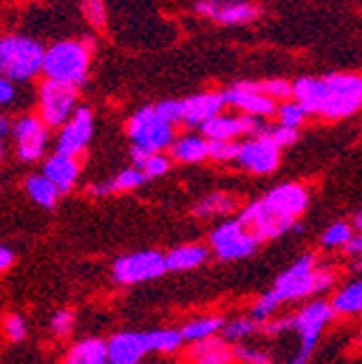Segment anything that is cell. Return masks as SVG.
<instances>
[{
  "mask_svg": "<svg viewBox=\"0 0 362 364\" xmlns=\"http://www.w3.org/2000/svg\"><path fill=\"white\" fill-rule=\"evenodd\" d=\"M94 39H63L53 43L46 48V57H43V70L41 74L46 80H57L65 85L80 87L87 80L89 63H92L94 53Z\"/></svg>",
  "mask_w": 362,
  "mask_h": 364,
  "instance_id": "obj_3",
  "label": "cell"
},
{
  "mask_svg": "<svg viewBox=\"0 0 362 364\" xmlns=\"http://www.w3.org/2000/svg\"><path fill=\"white\" fill-rule=\"evenodd\" d=\"M334 287H336V273L328 267L316 264L314 254H304L289 269L280 273L276 284L269 289V293L282 308L289 301H299L312 295L330 293Z\"/></svg>",
  "mask_w": 362,
  "mask_h": 364,
  "instance_id": "obj_2",
  "label": "cell"
},
{
  "mask_svg": "<svg viewBox=\"0 0 362 364\" xmlns=\"http://www.w3.org/2000/svg\"><path fill=\"white\" fill-rule=\"evenodd\" d=\"M146 338H148V347L150 351L154 353H176L180 347H183L185 338L180 334V330H174V328H163V330H152V332H146Z\"/></svg>",
  "mask_w": 362,
  "mask_h": 364,
  "instance_id": "obj_30",
  "label": "cell"
},
{
  "mask_svg": "<svg viewBox=\"0 0 362 364\" xmlns=\"http://www.w3.org/2000/svg\"><path fill=\"white\" fill-rule=\"evenodd\" d=\"M154 111L169 124H183V115H185V109H183V100H163L159 105H154Z\"/></svg>",
  "mask_w": 362,
  "mask_h": 364,
  "instance_id": "obj_41",
  "label": "cell"
},
{
  "mask_svg": "<svg viewBox=\"0 0 362 364\" xmlns=\"http://www.w3.org/2000/svg\"><path fill=\"white\" fill-rule=\"evenodd\" d=\"M237 163L247 169L250 173L267 176L276 171L280 165V148L269 139L267 134L250 136L243 144H239V159Z\"/></svg>",
  "mask_w": 362,
  "mask_h": 364,
  "instance_id": "obj_11",
  "label": "cell"
},
{
  "mask_svg": "<svg viewBox=\"0 0 362 364\" xmlns=\"http://www.w3.org/2000/svg\"><path fill=\"white\" fill-rule=\"evenodd\" d=\"M11 139L16 146V156L22 163H35L43 159L50 144V128L39 115L26 113L11 124Z\"/></svg>",
  "mask_w": 362,
  "mask_h": 364,
  "instance_id": "obj_10",
  "label": "cell"
},
{
  "mask_svg": "<svg viewBox=\"0 0 362 364\" xmlns=\"http://www.w3.org/2000/svg\"><path fill=\"white\" fill-rule=\"evenodd\" d=\"M235 208H237V198L235 196L225 193V191H213L193 206V215L200 217V219H213V217L228 215Z\"/></svg>",
  "mask_w": 362,
  "mask_h": 364,
  "instance_id": "obj_28",
  "label": "cell"
},
{
  "mask_svg": "<svg viewBox=\"0 0 362 364\" xmlns=\"http://www.w3.org/2000/svg\"><path fill=\"white\" fill-rule=\"evenodd\" d=\"M208 258V250L200 243H187L174 247L169 254H165L167 271H191L204 264Z\"/></svg>",
  "mask_w": 362,
  "mask_h": 364,
  "instance_id": "obj_25",
  "label": "cell"
},
{
  "mask_svg": "<svg viewBox=\"0 0 362 364\" xmlns=\"http://www.w3.org/2000/svg\"><path fill=\"white\" fill-rule=\"evenodd\" d=\"M223 107H225V98L219 91H204V94L189 96L183 100V109H185L183 124L191 128H200L208 119L221 115Z\"/></svg>",
  "mask_w": 362,
  "mask_h": 364,
  "instance_id": "obj_19",
  "label": "cell"
},
{
  "mask_svg": "<svg viewBox=\"0 0 362 364\" xmlns=\"http://www.w3.org/2000/svg\"><path fill=\"white\" fill-rule=\"evenodd\" d=\"M239 219H241V223L247 228V230H250L260 243H262V241H274V239H278V237L291 232L293 228L297 225V223H293V221H287V219H280L278 215H274V213H271V210L265 206L262 200H256V202L247 204V206L241 210Z\"/></svg>",
  "mask_w": 362,
  "mask_h": 364,
  "instance_id": "obj_13",
  "label": "cell"
},
{
  "mask_svg": "<svg viewBox=\"0 0 362 364\" xmlns=\"http://www.w3.org/2000/svg\"><path fill=\"white\" fill-rule=\"evenodd\" d=\"M351 225H353V230L362 232V210H358V213H356V217H353Z\"/></svg>",
  "mask_w": 362,
  "mask_h": 364,
  "instance_id": "obj_48",
  "label": "cell"
},
{
  "mask_svg": "<svg viewBox=\"0 0 362 364\" xmlns=\"http://www.w3.org/2000/svg\"><path fill=\"white\" fill-rule=\"evenodd\" d=\"M187 360H189V364H233V362H237L235 345H230L223 336L193 343V345H189Z\"/></svg>",
  "mask_w": 362,
  "mask_h": 364,
  "instance_id": "obj_21",
  "label": "cell"
},
{
  "mask_svg": "<svg viewBox=\"0 0 362 364\" xmlns=\"http://www.w3.org/2000/svg\"><path fill=\"white\" fill-rule=\"evenodd\" d=\"M142 171L146 173L148 180L161 178V176H165V173L169 171V159H167L165 154H150L148 161L144 163Z\"/></svg>",
  "mask_w": 362,
  "mask_h": 364,
  "instance_id": "obj_42",
  "label": "cell"
},
{
  "mask_svg": "<svg viewBox=\"0 0 362 364\" xmlns=\"http://www.w3.org/2000/svg\"><path fill=\"white\" fill-rule=\"evenodd\" d=\"M126 134L132 141V148H142L150 154H163L176 141L174 124L165 122L154 107L134 111L126 124Z\"/></svg>",
  "mask_w": 362,
  "mask_h": 364,
  "instance_id": "obj_5",
  "label": "cell"
},
{
  "mask_svg": "<svg viewBox=\"0 0 362 364\" xmlns=\"http://www.w3.org/2000/svg\"><path fill=\"white\" fill-rule=\"evenodd\" d=\"M109 364H142L150 353L146 332H117L107 341Z\"/></svg>",
  "mask_w": 362,
  "mask_h": 364,
  "instance_id": "obj_18",
  "label": "cell"
},
{
  "mask_svg": "<svg viewBox=\"0 0 362 364\" xmlns=\"http://www.w3.org/2000/svg\"><path fill=\"white\" fill-rule=\"evenodd\" d=\"M293 330V316H274V318H269L267 323L260 326V332L265 336H282L284 332H291Z\"/></svg>",
  "mask_w": 362,
  "mask_h": 364,
  "instance_id": "obj_43",
  "label": "cell"
},
{
  "mask_svg": "<svg viewBox=\"0 0 362 364\" xmlns=\"http://www.w3.org/2000/svg\"><path fill=\"white\" fill-rule=\"evenodd\" d=\"M262 134H267L271 141H274L280 150L282 148H289V146H293L297 139H299V130H295V128H289V126H282V124H274V126H262V130H260Z\"/></svg>",
  "mask_w": 362,
  "mask_h": 364,
  "instance_id": "obj_36",
  "label": "cell"
},
{
  "mask_svg": "<svg viewBox=\"0 0 362 364\" xmlns=\"http://www.w3.org/2000/svg\"><path fill=\"white\" fill-rule=\"evenodd\" d=\"M252 89H256L258 94L276 100V102H287L293 100V82L276 78V80H260V82H247Z\"/></svg>",
  "mask_w": 362,
  "mask_h": 364,
  "instance_id": "obj_33",
  "label": "cell"
},
{
  "mask_svg": "<svg viewBox=\"0 0 362 364\" xmlns=\"http://www.w3.org/2000/svg\"><path fill=\"white\" fill-rule=\"evenodd\" d=\"M41 173L61 191V196H65L76 187V182L80 178V161H78V156H68V154L55 152L43 161Z\"/></svg>",
  "mask_w": 362,
  "mask_h": 364,
  "instance_id": "obj_20",
  "label": "cell"
},
{
  "mask_svg": "<svg viewBox=\"0 0 362 364\" xmlns=\"http://www.w3.org/2000/svg\"><path fill=\"white\" fill-rule=\"evenodd\" d=\"M18 98V85L5 76H0V107H11Z\"/></svg>",
  "mask_w": 362,
  "mask_h": 364,
  "instance_id": "obj_44",
  "label": "cell"
},
{
  "mask_svg": "<svg viewBox=\"0 0 362 364\" xmlns=\"http://www.w3.org/2000/svg\"><path fill=\"white\" fill-rule=\"evenodd\" d=\"M82 18L92 24L96 31L107 28V5L105 0H80Z\"/></svg>",
  "mask_w": 362,
  "mask_h": 364,
  "instance_id": "obj_35",
  "label": "cell"
},
{
  "mask_svg": "<svg viewBox=\"0 0 362 364\" xmlns=\"http://www.w3.org/2000/svg\"><path fill=\"white\" fill-rule=\"evenodd\" d=\"M336 314H360L362 312V278H356L341 287L332 297Z\"/></svg>",
  "mask_w": 362,
  "mask_h": 364,
  "instance_id": "obj_29",
  "label": "cell"
},
{
  "mask_svg": "<svg viewBox=\"0 0 362 364\" xmlns=\"http://www.w3.org/2000/svg\"><path fill=\"white\" fill-rule=\"evenodd\" d=\"M78 109V87L43 80L37 89V115L48 128H61Z\"/></svg>",
  "mask_w": 362,
  "mask_h": 364,
  "instance_id": "obj_6",
  "label": "cell"
},
{
  "mask_svg": "<svg viewBox=\"0 0 362 364\" xmlns=\"http://www.w3.org/2000/svg\"><path fill=\"white\" fill-rule=\"evenodd\" d=\"M24 189H26V196L35 204H39L41 208H48V210L55 208L61 200V191L43 173H31L24 180Z\"/></svg>",
  "mask_w": 362,
  "mask_h": 364,
  "instance_id": "obj_27",
  "label": "cell"
},
{
  "mask_svg": "<svg viewBox=\"0 0 362 364\" xmlns=\"http://www.w3.org/2000/svg\"><path fill=\"white\" fill-rule=\"evenodd\" d=\"M345 252H347L349 256H356V258L362 256V232H356V235H353V239L349 241V245L345 247Z\"/></svg>",
  "mask_w": 362,
  "mask_h": 364,
  "instance_id": "obj_47",
  "label": "cell"
},
{
  "mask_svg": "<svg viewBox=\"0 0 362 364\" xmlns=\"http://www.w3.org/2000/svg\"><path fill=\"white\" fill-rule=\"evenodd\" d=\"M293 100L306 113L328 119H343L362 109V76L332 72L326 76H304L293 82Z\"/></svg>",
  "mask_w": 362,
  "mask_h": 364,
  "instance_id": "obj_1",
  "label": "cell"
},
{
  "mask_svg": "<svg viewBox=\"0 0 362 364\" xmlns=\"http://www.w3.org/2000/svg\"><path fill=\"white\" fill-rule=\"evenodd\" d=\"M223 318L217 314H206V316H196L191 321H187L183 328H180V334H183L185 343L193 345V343H202L208 338H215L221 330H223Z\"/></svg>",
  "mask_w": 362,
  "mask_h": 364,
  "instance_id": "obj_26",
  "label": "cell"
},
{
  "mask_svg": "<svg viewBox=\"0 0 362 364\" xmlns=\"http://www.w3.org/2000/svg\"><path fill=\"white\" fill-rule=\"evenodd\" d=\"M258 239L241 223V219H228L211 232V250L219 260L250 258L258 250Z\"/></svg>",
  "mask_w": 362,
  "mask_h": 364,
  "instance_id": "obj_9",
  "label": "cell"
},
{
  "mask_svg": "<svg viewBox=\"0 0 362 364\" xmlns=\"http://www.w3.org/2000/svg\"><path fill=\"white\" fill-rule=\"evenodd\" d=\"M14 262H16V254L7 245H0V276L7 273Z\"/></svg>",
  "mask_w": 362,
  "mask_h": 364,
  "instance_id": "obj_45",
  "label": "cell"
},
{
  "mask_svg": "<svg viewBox=\"0 0 362 364\" xmlns=\"http://www.w3.org/2000/svg\"><path fill=\"white\" fill-rule=\"evenodd\" d=\"M353 225L347 221H336L321 235V245L326 250H345L353 239Z\"/></svg>",
  "mask_w": 362,
  "mask_h": 364,
  "instance_id": "obj_32",
  "label": "cell"
},
{
  "mask_svg": "<svg viewBox=\"0 0 362 364\" xmlns=\"http://www.w3.org/2000/svg\"><path fill=\"white\" fill-rule=\"evenodd\" d=\"M353 271L356 273H362V256L360 258H353Z\"/></svg>",
  "mask_w": 362,
  "mask_h": 364,
  "instance_id": "obj_49",
  "label": "cell"
},
{
  "mask_svg": "<svg viewBox=\"0 0 362 364\" xmlns=\"http://www.w3.org/2000/svg\"><path fill=\"white\" fill-rule=\"evenodd\" d=\"M208 159L217 163H233L239 159L237 141H208Z\"/></svg>",
  "mask_w": 362,
  "mask_h": 364,
  "instance_id": "obj_40",
  "label": "cell"
},
{
  "mask_svg": "<svg viewBox=\"0 0 362 364\" xmlns=\"http://www.w3.org/2000/svg\"><path fill=\"white\" fill-rule=\"evenodd\" d=\"M63 364H109L107 341L98 336H87V338L76 341L68 349Z\"/></svg>",
  "mask_w": 362,
  "mask_h": 364,
  "instance_id": "obj_22",
  "label": "cell"
},
{
  "mask_svg": "<svg viewBox=\"0 0 362 364\" xmlns=\"http://www.w3.org/2000/svg\"><path fill=\"white\" fill-rule=\"evenodd\" d=\"M3 334L11 341V343H20L26 338L28 334V326H26V318L18 312H9L3 318Z\"/></svg>",
  "mask_w": 362,
  "mask_h": 364,
  "instance_id": "obj_39",
  "label": "cell"
},
{
  "mask_svg": "<svg viewBox=\"0 0 362 364\" xmlns=\"http://www.w3.org/2000/svg\"><path fill=\"white\" fill-rule=\"evenodd\" d=\"M260 332V323L254 321L252 316H235L230 321L223 323V338L228 343H243L245 338H250L252 334Z\"/></svg>",
  "mask_w": 362,
  "mask_h": 364,
  "instance_id": "obj_31",
  "label": "cell"
},
{
  "mask_svg": "<svg viewBox=\"0 0 362 364\" xmlns=\"http://www.w3.org/2000/svg\"><path fill=\"white\" fill-rule=\"evenodd\" d=\"M235 358L241 364H276L269 351L254 345H235Z\"/></svg>",
  "mask_w": 362,
  "mask_h": 364,
  "instance_id": "obj_37",
  "label": "cell"
},
{
  "mask_svg": "<svg viewBox=\"0 0 362 364\" xmlns=\"http://www.w3.org/2000/svg\"><path fill=\"white\" fill-rule=\"evenodd\" d=\"M46 48L26 35H3L0 37V76L14 82H28L43 70Z\"/></svg>",
  "mask_w": 362,
  "mask_h": 364,
  "instance_id": "obj_4",
  "label": "cell"
},
{
  "mask_svg": "<svg viewBox=\"0 0 362 364\" xmlns=\"http://www.w3.org/2000/svg\"><path fill=\"white\" fill-rule=\"evenodd\" d=\"M196 11L225 26L250 24L260 16V9L250 0H198Z\"/></svg>",
  "mask_w": 362,
  "mask_h": 364,
  "instance_id": "obj_14",
  "label": "cell"
},
{
  "mask_svg": "<svg viewBox=\"0 0 362 364\" xmlns=\"http://www.w3.org/2000/svg\"><path fill=\"white\" fill-rule=\"evenodd\" d=\"M146 173L137 167H126L122 169L117 176L105 180V182H96L92 185L87 191L96 196V198H102V196H113V193H126V191H134L139 189L144 182H146Z\"/></svg>",
  "mask_w": 362,
  "mask_h": 364,
  "instance_id": "obj_23",
  "label": "cell"
},
{
  "mask_svg": "<svg viewBox=\"0 0 362 364\" xmlns=\"http://www.w3.org/2000/svg\"><path fill=\"white\" fill-rule=\"evenodd\" d=\"M262 122H258L256 117L250 115H217L213 119H208L204 126H200V132L204 139L208 141H235V136H256L262 130Z\"/></svg>",
  "mask_w": 362,
  "mask_h": 364,
  "instance_id": "obj_15",
  "label": "cell"
},
{
  "mask_svg": "<svg viewBox=\"0 0 362 364\" xmlns=\"http://www.w3.org/2000/svg\"><path fill=\"white\" fill-rule=\"evenodd\" d=\"M260 200L280 219L297 223V217L308 208L310 196H308L306 187L297 185V182H284V185H278L276 189L267 191Z\"/></svg>",
  "mask_w": 362,
  "mask_h": 364,
  "instance_id": "obj_16",
  "label": "cell"
},
{
  "mask_svg": "<svg viewBox=\"0 0 362 364\" xmlns=\"http://www.w3.org/2000/svg\"><path fill=\"white\" fill-rule=\"evenodd\" d=\"M223 98H225V105L235 107L241 115H250V117H256V119L271 117V115H276V111H278L276 100L258 94V91L252 89L247 82H237L235 87L225 89Z\"/></svg>",
  "mask_w": 362,
  "mask_h": 364,
  "instance_id": "obj_17",
  "label": "cell"
},
{
  "mask_svg": "<svg viewBox=\"0 0 362 364\" xmlns=\"http://www.w3.org/2000/svg\"><path fill=\"white\" fill-rule=\"evenodd\" d=\"M74 328H76V316L68 308H61L50 316V332L57 338H68L74 332Z\"/></svg>",
  "mask_w": 362,
  "mask_h": 364,
  "instance_id": "obj_38",
  "label": "cell"
},
{
  "mask_svg": "<svg viewBox=\"0 0 362 364\" xmlns=\"http://www.w3.org/2000/svg\"><path fill=\"white\" fill-rule=\"evenodd\" d=\"M171 159L178 163H202L208 159V139L202 134H183L176 136V141L169 148Z\"/></svg>",
  "mask_w": 362,
  "mask_h": 364,
  "instance_id": "obj_24",
  "label": "cell"
},
{
  "mask_svg": "<svg viewBox=\"0 0 362 364\" xmlns=\"http://www.w3.org/2000/svg\"><path fill=\"white\" fill-rule=\"evenodd\" d=\"M7 134H11V124L9 119L0 113V161L5 156V141H7Z\"/></svg>",
  "mask_w": 362,
  "mask_h": 364,
  "instance_id": "obj_46",
  "label": "cell"
},
{
  "mask_svg": "<svg viewBox=\"0 0 362 364\" xmlns=\"http://www.w3.org/2000/svg\"><path fill=\"white\" fill-rule=\"evenodd\" d=\"M94 136V113L87 107H78L76 113L59 128L57 150L59 154L80 156Z\"/></svg>",
  "mask_w": 362,
  "mask_h": 364,
  "instance_id": "obj_12",
  "label": "cell"
},
{
  "mask_svg": "<svg viewBox=\"0 0 362 364\" xmlns=\"http://www.w3.org/2000/svg\"><path fill=\"white\" fill-rule=\"evenodd\" d=\"M165 271H167L165 254L154 250H144V252L119 256L113 262V280L122 287H132V284L152 282L161 278Z\"/></svg>",
  "mask_w": 362,
  "mask_h": 364,
  "instance_id": "obj_8",
  "label": "cell"
},
{
  "mask_svg": "<svg viewBox=\"0 0 362 364\" xmlns=\"http://www.w3.org/2000/svg\"><path fill=\"white\" fill-rule=\"evenodd\" d=\"M306 109L295 102V100H287V102H280L278 105V111H276V117H278V124L282 126H289V128H295L299 130V126L306 122Z\"/></svg>",
  "mask_w": 362,
  "mask_h": 364,
  "instance_id": "obj_34",
  "label": "cell"
},
{
  "mask_svg": "<svg viewBox=\"0 0 362 364\" xmlns=\"http://www.w3.org/2000/svg\"><path fill=\"white\" fill-rule=\"evenodd\" d=\"M291 364H306V362H302V360H295V362H291Z\"/></svg>",
  "mask_w": 362,
  "mask_h": 364,
  "instance_id": "obj_50",
  "label": "cell"
},
{
  "mask_svg": "<svg viewBox=\"0 0 362 364\" xmlns=\"http://www.w3.org/2000/svg\"><path fill=\"white\" fill-rule=\"evenodd\" d=\"M334 308L332 301L326 299H314L308 301L299 312L293 314V330L299 336V355L297 360L306 362L310 353L314 351L316 343H319L324 328L334 318Z\"/></svg>",
  "mask_w": 362,
  "mask_h": 364,
  "instance_id": "obj_7",
  "label": "cell"
}]
</instances>
